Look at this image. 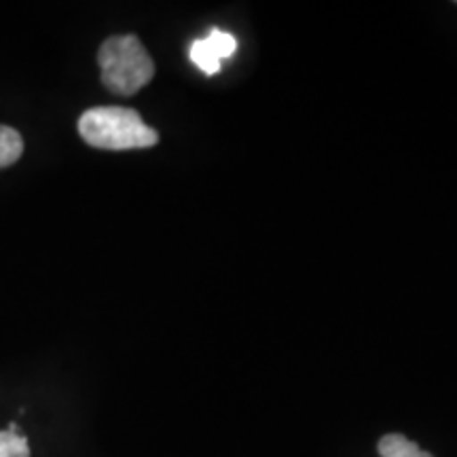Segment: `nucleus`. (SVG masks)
Segmentation results:
<instances>
[{
    "instance_id": "f257e3e1",
    "label": "nucleus",
    "mask_w": 457,
    "mask_h": 457,
    "mask_svg": "<svg viewBox=\"0 0 457 457\" xmlns=\"http://www.w3.org/2000/svg\"><path fill=\"white\" fill-rule=\"evenodd\" d=\"M79 134L89 146L104 151L151 148L159 142L157 131L134 108L125 106L89 108L79 119Z\"/></svg>"
},
{
    "instance_id": "f03ea898",
    "label": "nucleus",
    "mask_w": 457,
    "mask_h": 457,
    "mask_svg": "<svg viewBox=\"0 0 457 457\" xmlns=\"http://www.w3.org/2000/svg\"><path fill=\"white\" fill-rule=\"evenodd\" d=\"M98 62L102 68V83L119 96H134L155 77L153 57L134 34L111 37L102 43Z\"/></svg>"
},
{
    "instance_id": "7ed1b4c3",
    "label": "nucleus",
    "mask_w": 457,
    "mask_h": 457,
    "mask_svg": "<svg viewBox=\"0 0 457 457\" xmlns=\"http://www.w3.org/2000/svg\"><path fill=\"white\" fill-rule=\"evenodd\" d=\"M377 449H379L381 457H434L403 434H386Z\"/></svg>"
},
{
    "instance_id": "20e7f679",
    "label": "nucleus",
    "mask_w": 457,
    "mask_h": 457,
    "mask_svg": "<svg viewBox=\"0 0 457 457\" xmlns=\"http://www.w3.org/2000/svg\"><path fill=\"white\" fill-rule=\"evenodd\" d=\"M24 153V138L9 125H0V168H9Z\"/></svg>"
},
{
    "instance_id": "39448f33",
    "label": "nucleus",
    "mask_w": 457,
    "mask_h": 457,
    "mask_svg": "<svg viewBox=\"0 0 457 457\" xmlns=\"http://www.w3.org/2000/svg\"><path fill=\"white\" fill-rule=\"evenodd\" d=\"M188 57H191L193 64L205 74H216L220 71L222 60L214 54L205 38H199V41L191 45V49H188Z\"/></svg>"
},
{
    "instance_id": "423d86ee",
    "label": "nucleus",
    "mask_w": 457,
    "mask_h": 457,
    "mask_svg": "<svg viewBox=\"0 0 457 457\" xmlns=\"http://www.w3.org/2000/svg\"><path fill=\"white\" fill-rule=\"evenodd\" d=\"M0 457H30V447L24 434L0 430Z\"/></svg>"
},
{
    "instance_id": "0eeeda50",
    "label": "nucleus",
    "mask_w": 457,
    "mask_h": 457,
    "mask_svg": "<svg viewBox=\"0 0 457 457\" xmlns=\"http://www.w3.org/2000/svg\"><path fill=\"white\" fill-rule=\"evenodd\" d=\"M205 41H208V45L212 47V51L220 57V60H227V57H231L237 49L236 37L225 32V30H219V28H214V30L210 32L208 37H205Z\"/></svg>"
}]
</instances>
